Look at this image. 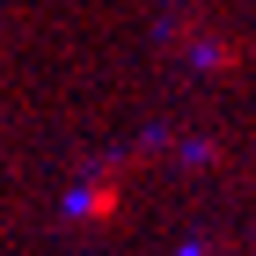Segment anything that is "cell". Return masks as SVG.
<instances>
[{
    "label": "cell",
    "instance_id": "cell-1",
    "mask_svg": "<svg viewBox=\"0 0 256 256\" xmlns=\"http://www.w3.org/2000/svg\"><path fill=\"white\" fill-rule=\"evenodd\" d=\"M110 212H118V183H88L66 198V220H110Z\"/></svg>",
    "mask_w": 256,
    "mask_h": 256
}]
</instances>
